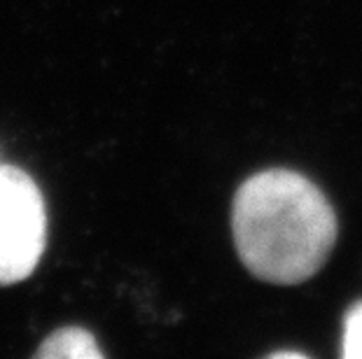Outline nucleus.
I'll list each match as a JSON object with an SVG mask.
<instances>
[{"mask_svg": "<svg viewBox=\"0 0 362 359\" xmlns=\"http://www.w3.org/2000/svg\"><path fill=\"white\" fill-rule=\"evenodd\" d=\"M47 243V210L26 171L0 164V285L26 280Z\"/></svg>", "mask_w": 362, "mask_h": 359, "instance_id": "nucleus-2", "label": "nucleus"}, {"mask_svg": "<svg viewBox=\"0 0 362 359\" xmlns=\"http://www.w3.org/2000/svg\"><path fill=\"white\" fill-rule=\"evenodd\" d=\"M37 357H101V350L96 348L94 336L87 329L66 327V329L54 331L42 343Z\"/></svg>", "mask_w": 362, "mask_h": 359, "instance_id": "nucleus-3", "label": "nucleus"}, {"mask_svg": "<svg viewBox=\"0 0 362 359\" xmlns=\"http://www.w3.org/2000/svg\"><path fill=\"white\" fill-rule=\"evenodd\" d=\"M236 255L252 276L272 285L313 278L334 250L339 221L318 185L290 168L255 173L232 205Z\"/></svg>", "mask_w": 362, "mask_h": 359, "instance_id": "nucleus-1", "label": "nucleus"}, {"mask_svg": "<svg viewBox=\"0 0 362 359\" xmlns=\"http://www.w3.org/2000/svg\"><path fill=\"white\" fill-rule=\"evenodd\" d=\"M344 357L362 359V301L353 303L344 320Z\"/></svg>", "mask_w": 362, "mask_h": 359, "instance_id": "nucleus-4", "label": "nucleus"}]
</instances>
